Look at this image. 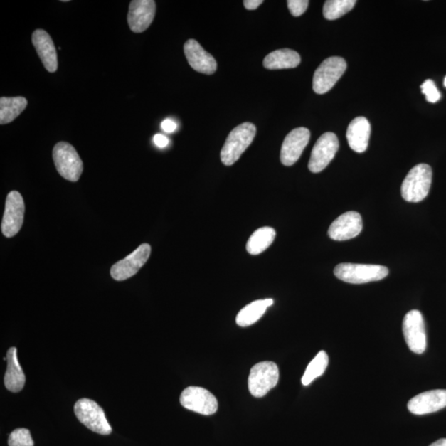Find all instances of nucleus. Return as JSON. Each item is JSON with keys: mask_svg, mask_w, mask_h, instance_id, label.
<instances>
[{"mask_svg": "<svg viewBox=\"0 0 446 446\" xmlns=\"http://www.w3.org/2000/svg\"><path fill=\"white\" fill-rule=\"evenodd\" d=\"M432 181V167L427 164H419L409 171L403 182V198L410 203L423 201L428 196Z\"/></svg>", "mask_w": 446, "mask_h": 446, "instance_id": "nucleus-1", "label": "nucleus"}, {"mask_svg": "<svg viewBox=\"0 0 446 446\" xmlns=\"http://www.w3.org/2000/svg\"><path fill=\"white\" fill-rule=\"evenodd\" d=\"M256 134V127L251 122L235 127L229 133L221 151V161L225 166H233L247 150Z\"/></svg>", "mask_w": 446, "mask_h": 446, "instance_id": "nucleus-2", "label": "nucleus"}, {"mask_svg": "<svg viewBox=\"0 0 446 446\" xmlns=\"http://www.w3.org/2000/svg\"><path fill=\"white\" fill-rule=\"evenodd\" d=\"M388 272L386 266L377 265L342 263L334 269V275L337 279L355 285L381 280L386 278Z\"/></svg>", "mask_w": 446, "mask_h": 446, "instance_id": "nucleus-3", "label": "nucleus"}, {"mask_svg": "<svg viewBox=\"0 0 446 446\" xmlns=\"http://www.w3.org/2000/svg\"><path fill=\"white\" fill-rule=\"evenodd\" d=\"M280 372L276 363L264 361L251 368L248 378V388L251 395L262 398L279 382Z\"/></svg>", "mask_w": 446, "mask_h": 446, "instance_id": "nucleus-4", "label": "nucleus"}, {"mask_svg": "<svg viewBox=\"0 0 446 446\" xmlns=\"http://www.w3.org/2000/svg\"><path fill=\"white\" fill-rule=\"evenodd\" d=\"M53 160L56 170L61 176L71 182L79 181L83 172V162L73 146L60 142L54 147Z\"/></svg>", "mask_w": 446, "mask_h": 446, "instance_id": "nucleus-5", "label": "nucleus"}, {"mask_svg": "<svg viewBox=\"0 0 446 446\" xmlns=\"http://www.w3.org/2000/svg\"><path fill=\"white\" fill-rule=\"evenodd\" d=\"M75 413L79 421L92 432L110 435L112 428L105 417L104 410L93 400L82 398L75 404Z\"/></svg>", "mask_w": 446, "mask_h": 446, "instance_id": "nucleus-6", "label": "nucleus"}, {"mask_svg": "<svg viewBox=\"0 0 446 446\" xmlns=\"http://www.w3.org/2000/svg\"><path fill=\"white\" fill-rule=\"evenodd\" d=\"M347 65L345 59L339 56H331L326 59L315 71L312 88L317 95L330 91L345 73Z\"/></svg>", "mask_w": 446, "mask_h": 446, "instance_id": "nucleus-7", "label": "nucleus"}, {"mask_svg": "<svg viewBox=\"0 0 446 446\" xmlns=\"http://www.w3.org/2000/svg\"><path fill=\"white\" fill-rule=\"evenodd\" d=\"M179 401L184 408L204 416H210L218 411L216 397L201 387L191 386L184 389Z\"/></svg>", "mask_w": 446, "mask_h": 446, "instance_id": "nucleus-8", "label": "nucleus"}, {"mask_svg": "<svg viewBox=\"0 0 446 446\" xmlns=\"http://www.w3.org/2000/svg\"><path fill=\"white\" fill-rule=\"evenodd\" d=\"M403 332L410 350L418 355L424 353L427 349V334L421 312L412 310L405 315Z\"/></svg>", "mask_w": 446, "mask_h": 446, "instance_id": "nucleus-9", "label": "nucleus"}, {"mask_svg": "<svg viewBox=\"0 0 446 446\" xmlns=\"http://www.w3.org/2000/svg\"><path fill=\"white\" fill-rule=\"evenodd\" d=\"M339 149V141L333 132H326L317 141L312 149L309 169L312 173H319L329 165Z\"/></svg>", "mask_w": 446, "mask_h": 446, "instance_id": "nucleus-10", "label": "nucleus"}, {"mask_svg": "<svg viewBox=\"0 0 446 446\" xmlns=\"http://www.w3.org/2000/svg\"><path fill=\"white\" fill-rule=\"evenodd\" d=\"M25 212L23 198L18 192L9 193L5 203V211L1 224L2 233L6 238H13L21 229Z\"/></svg>", "mask_w": 446, "mask_h": 446, "instance_id": "nucleus-11", "label": "nucleus"}, {"mask_svg": "<svg viewBox=\"0 0 446 446\" xmlns=\"http://www.w3.org/2000/svg\"><path fill=\"white\" fill-rule=\"evenodd\" d=\"M151 245L142 244L124 260L111 268V275L117 281L126 280L135 275L150 257Z\"/></svg>", "mask_w": 446, "mask_h": 446, "instance_id": "nucleus-12", "label": "nucleus"}, {"mask_svg": "<svg viewBox=\"0 0 446 446\" xmlns=\"http://www.w3.org/2000/svg\"><path fill=\"white\" fill-rule=\"evenodd\" d=\"M310 132L306 127L295 128L286 136L281 147L280 161L283 165L291 166L299 161L302 153L309 144Z\"/></svg>", "mask_w": 446, "mask_h": 446, "instance_id": "nucleus-13", "label": "nucleus"}, {"mask_svg": "<svg viewBox=\"0 0 446 446\" xmlns=\"http://www.w3.org/2000/svg\"><path fill=\"white\" fill-rule=\"evenodd\" d=\"M153 0H133L127 14V22L133 33H140L150 27L156 15Z\"/></svg>", "mask_w": 446, "mask_h": 446, "instance_id": "nucleus-14", "label": "nucleus"}, {"mask_svg": "<svg viewBox=\"0 0 446 446\" xmlns=\"http://www.w3.org/2000/svg\"><path fill=\"white\" fill-rule=\"evenodd\" d=\"M363 229L361 214L350 211L341 215L330 225L328 235L331 239L336 242L351 240L357 237Z\"/></svg>", "mask_w": 446, "mask_h": 446, "instance_id": "nucleus-15", "label": "nucleus"}, {"mask_svg": "<svg viewBox=\"0 0 446 446\" xmlns=\"http://www.w3.org/2000/svg\"><path fill=\"white\" fill-rule=\"evenodd\" d=\"M184 51L189 65L198 73L213 75L217 70L216 60L211 54L207 53L196 40H188L184 43Z\"/></svg>", "mask_w": 446, "mask_h": 446, "instance_id": "nucleus-16", "label": "nucleus"}, {"mask_svg": "<svg viewBox=\"0 0 446 446\" xmlns=\"http://www.w3.org/2000/svg\"><path fill=\"white\" fill-rule=\"evenodd\" d=\"M446 407L445 389H435L418 394L408 403L410 412L415 415H425L440 411Z\"/></svg>", "mask_w": 446, "mask_h": 446, "instance_id": "nucleus-17", "label": "nucleus"}, {"mask_svg": "<svg viewBox=\"0 0 446 446\" xmlns=\"http://www.w3.org/2000/svg\"><path fill=\"white\" fill-rule=\"evenodd\" d=\"M32 41L46 70L51 73L58 70V53L50 35L44 30L38 29L33 33Z\"/></svg>", "mask_w": 446, "mask_h": 446, "instance_id": "nucleus-18", "label": "nucleus"}, {"mask_svg": "<svg viewBox=\"0 0 446 446\" xmlns=\"http://www.w3.org/2000/svg\"><path fill=\"white\" fill-rule=\"evenodd\" d=\"M371 127L366 117H358L348 127V144L358 153L366 151L371 137Z\"/></svg>", "mask_w": 446, "mask_h": 446, "instance_id": "nucleus-19", "label": "nucleus"}, {"mask_svg": "<svg viewBox=\"0 0 446 446\" xmlns=\"http://www.w3.org/2000/svg\"><path fill=\"white\" fill-rule=\"evenodd\" d=\"M17 353V348L9 349L6 357L8 366L4 376L5 387L13 393L21 391L26 381L23 368L19 365Z\"/></svg>", "mask_w": 446, "mask_h": 446, "instance_id": "nucleus-20", "label": "nucleus"}, {"mask_svg": "<svg viewBox=\"0 0 446 446\" xmlns=\"http://www.w3.org/2000/svg\"><path fill=\"white\" fill-rule=\"evenodd\" d=\"M301 63V58L297 51L291 49H280L265 56L263 61L265 68L268 70H283L297 68Z\"/></svg>", "mask_w": 446, "mask_h": 446, "instance_id": "nucleus-21", "label": "nucleus"}, {"mask_svg": "<svg viewBox=\"0 0 446 446\" xmlns=\"http://www.w3.org/2000/svg\"><path fill=\"white\" fill-rule=\"evenodd\" d=\"M274 304L273 299H261L250 302V304L243 307L237 316L238 325L242 327H247L253 325L258 322L265 314L268 307Z\"/></svg>", "mask_w": 446, "mask_h": 446, "instance_id": "nucleus-22", "label": "nucleus"}, {"mask_svg": "<svg viewBox=\"0 0 446 446\" xmlns=\"http://www.w3.org/2000/svg\"><path fill=\"white\" fill-rule=\"evenodd\" d=\"M28 106L23 97H2L0 99V124H8L16 120Z\"/></svg>", "mask_w": 446, "mask_h": 446, "instance_id": "nucleus-23", "label": "nucleus"}, {"mask_svg": "<svg viewBox=\"0 0 446 446\" xmlns=\"http://www.w3.org/2000/svg\"><path fill=\"white\" fill-rule=\"evenodd\" d=\"M275 237L276 232L272 228L265 227L256 230L248 240V253L253 255L264 253L273 243Z\"/></svg>", "mask_w": 446, "mask_h": 446, "instance_id": "nucleus-24", "label": "nucleus"}, {"mask_svg": "<svg viewBox=\"0 0 446 446\" xmlns=\"http://www.w3.org/2000/svg\"><path fill=\"white\" fill-rule=\"evenodd\" d=\"M329 363V358L324 351H321L307 367L304 376L302 378V383L304 386L309 384L317 378L322 376L326 370Z\"/></svg>", "mask_w": 446, "mask_h": 446, "instance_id": "nucleus-25", "label": "nucleus"}, {"mask_svg": "<svg viewBox=\"0 0 446 446\" xmlns=\"http://www.w3.org/2000/svg\"><path fill=\"white\" fill-rule=\"evenodd\" d=\"M356 0H327L323 7V15L328 20L340 18L355 7Z\"/></svg>", "mask_w": 446, "mask_h": 446, "instance_id": "nucleus-26", "label": "nucleus"}, {"mask_svg": "<svg viewBox=\"0 0 446 446\" xmlns=\"http://www.w3.org/2000/svg\"><path fill=\"white\" fill-rule=\"evenodd\" d=\"M9 446H33L34 442L28 429L18 428L9 435Z\"/></svg>", "mask_w": 446, "mask_h": 446, "instance_id": "nucleus-27", "label": "nucleus"}, {"mask_svg": "<svg viewBox=\"0 0 446 446\" xmlns=\"http://www.w3.org/2000/svg\"><path fill=\"white\" fill-rule=\"evenodd\" d=\"M423 94L425 95V99L429 102L435 104L442 98L440 91L435 86V82L432 80H427L424 81V83L421 85Z\"/></svg>", "mask_w": 446, "mask_h": 446, "instance_id": "nucleus-28", "label": "nucleus"}, {"mask_svg": "<svg viewBox=\"0 0 446 446\" xmlns=\"http://www.w3.org/2000/svg\"><path fill=\"white\" fill-rule=\"evenodd\" d=\"M288 7L292 15L294 17H299L304 14L307 7H309V1L307 0H289Z\"/></svg>", "mask_w": 446, "mask_h": 446, "instance_id": "nucleus-29", "label": "nucleus"}, {"mask_svg": "<svg viewBox=\"0 0 446 446\" xmlns=\"http://www.w3.org/2000/svg\"><path fill=\"white\" fill-rule=\"evenodd\" d=\"M161 127L164 132L172 133L177 129V124L173 120L167 119L162 122Z\"/></svg>", "mask_w": 446, "mask_h": 446, "instance_id": "nucleus-30", "label": "nucleus"}, {"mask_svg": "<svg viewBox=\"0 0 446 446\" xmlns=\"http://www.w3.org/2000/svg\"><path fill=\"white\" fill-rule=\"evenodd\" d=\"M154 142L159 148H165L169 145L168 138L161 134H157L154 137Z\"/></svg>", "mask_w": 446, "mask_h": 446, "instance_id": "nucleus-31", "label": "nucleus"}, {"mask_svg": "<svg viewBox=\"0 0 446 446\" xmlns=\"http://www.w3.org/2000/svg\"><path fill=\"white\" fill-rule=\"evenodd\" d=\"M263 0H245L243 4L245 9L255 10L257 9L261 4H263Z\"/></svg>", "mask_w": 446, "mask_h": 446, "instance_id": "nucleus-32", "label": "nucleus"}, {"mask_svg": "<svg viewBox=\"0 0 446 446\" xmlns=\"http://www.w3.org/2000/svg\"><path fill=\"white\" fill-rule=\"evenodd\" d=\"M430 446H446V439H440Z\"/></svg>", "mask_w": 446, "mask_h": 446, "instance_id": "nucleus-33", "label": "nucleus"}, {"mask_svg": "<svg viewBox=\"0 0 446 446\" xmlns=\"http://www.w3.org/2000/svg\"><path fill=\"white\" fill-rule=\"evenodd\" d=\"M444 85H445V87L446 88V77H445V80H444Z\"/></svg>", "mask_w": 446, "mask_h": 446, "instance_id": "nucleus-34", "label": "nucleus"}]
</instances>
